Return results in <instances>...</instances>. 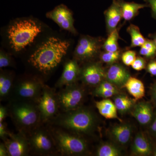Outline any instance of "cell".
I'll return each mask as SVG.
<instances>
[{
	"label": "cell",
	"instance_id": "obj_1",
	"mask_svg": "<svg viewBox=\"0 0 156 156\" xmlns=\"http://www.w3.org/2000/svg\"><path fill=\"white\" fill-rule=\"evenodd\" d=\"M47 125L61 128L83 137L92 135L96 130L97 117L91 109L81 106L74 110L60 112Z\"/></svg>",
	"mask_w": 156,
	"mask_h": 156
},
{
	"label": "cell",
	"instance_id": "obj_2",
	"mask_svg": "<svg viewBox=\"0 0 156 156\" xmlns=\"http://www.w3.org/2000/svg\"><path fill=\"white\" fill-rule=\"evenodd\" d=\"M69 46L67 41L51 37L31 55L28 62L40 72L48 74L60 64Z\"/></svg>",
	"mask_w": 156,
	"mask_h": 156
},
{
	"label": "cell",
	"instance_id": "obj_3",
	"mask_svg": "<svg viewBox=\"0 0 156 156\" xmlns=\"http://www.w3.org/2000/svg\"><path fill=\"white\" fill-rule=\"evenodd\" d=\"M9 115L18 131L27 134L42 124L37 103L31 101H9Z\"/></svg>",
	"mask_w": 156,
	"mask_h": 156
},
{
	"label": "cell",
	"instance_id": "obj_4",
	"mask_svg": "<svg viewBox=\"0 0 156 156\" xmlns=\"http://www.w3.org/2000/svg\"><path fill=\"white\" fill-rule=\"evenodd\" d=\"M60 155H85L89 152V146L83 136L58 127L48 125Z\"/></svg>",
	"mask_w": 156,
	"mask_h": 156
},
{
	"label": "cell",
	"instance_id": "obj_5",
	"mask_svg": "<svg viewBox=\"0 0 156 156\" xmlns=\"http://www.w3.org/2000/svg\"><path fill=\"white\" fill-rule=\"evenodd\" d=\"M41 31V27L33 20H21L14 22L8 31L11 47L15 52L22 51L33 43Z\"/></svg>",
	"mask_w": 156,
	"mask_h": 156
},
{
	"label": "cell",
	"instance_id": "obj_6",
	"mask_svg": "<svg viewBox=\"0 0 156 156\" xmlns=\"http://www.w3.org/2000/svg\"><path fill=\"white\" fill-rule=\"evenodd\" d=\"M42 124L27 134L31 153L37 155L56 156L58 152L54 140L48 125Z\"/></svg>",
	"mask_w": 156,
	"mask_h": 156
},
{
	"label": "cell",
	"instance_id": "obj_7",
	"mask_svg": "<svg viewBox=\"0 0 156 156\" xmlns=\"http://www.w3.org/2000/svg\"><path fill=\"white\" fill-rule=\"evenodd\" d=\"M45 85L41 79L36 77L25 78L14 82L9 101H21L37 103L41 95Z\"/></svg>",
	"mask_w": 156,
	"mask_h": 156
},
{
	"label": "cell",
	"instance_id": "obj_8",
	"mask_svg": "<svg viewBox=\"0 0 156 156\" xmlns=\"http://www.w3.org/2000/svg\"><path fill=\"white\" fill-rule=\"evenodd\" d=\"M37 104L42 124H48L60 112L57 92L47 85H45Z\"/></svg>",
	"mask_w": 156,
	"mask_h": 156
},
{
	"label": "cell",
	"instance_id": "obj_9",
	"mask_svg": "<svg viewBox=\"0 0 156 156\" xmlns=\"http://www.w3.org/2000/svg\"><path fill=\"white\" fill-rule=\"evenodd\" d=\"M57 96L60 112L74 110L82 106L85 89L76 82L61 88L57 92Z\"/></svg>",
	"mask_w": 156,
	"mask_h": 156
},
{
	"label": "cell",
	"instance_id": "obj_10",
	"mask_svg": "<svg viewBox=\"0 0 156 156\" xmlns=\"http://www.w3.org/2000/svg\"><path fill=\"white\" fill-rule=\"evenodd\" d=\"M105 40L101 37L82 36L75 49L74 59L77 61L89 62L99 56Z\"/></svg>",
	"mask_w": 156,
	"mask_h": 156
},
{
	"label": "cell",
	"instance_id": "obj_11",
	"mask_svg": "<svg viewBox=\"0 0 156 156\" xmlns=\"http://www.w3.org/2000/svg\"><path fill=\"white\" fill-rule=\"evenodd\" d=\"M105 72L100 62H89L81 68L80 79L85 85L96 87L105 80Z\"/></svg>",
	"mask_w": 156,
	"mask_h": 156
},
{
	"label": "cell",
	"instance_id": "obj_12",
	"mask_svg": "<svg viewBox=\"0 0 156 156\" xmlns=\"http://www.w3.org/2000/svg\"><path fill=\"white\" fill-rule=\"evenodd\" d=\"M3 142L7 147L9 156H27L31 153L28 137L23 132L11 133L9 137Z\"/></svg>",
	"mask_w": 156,
	"mask_h": 156
},
{
	"label": "cell",
	"instance_id": "obj_13",
	"mask_svg": "<svg viewBox=\"0 0 156 156\" xmlns=\"http://www.w3.org/2000/svg\"><path fill=\"white\" fill-rule=\"evenodd\" d=\"M48 18L52 20L60 27L69 32L77 34L74 26V19L71 11L63 5H59L46 14Z\"/></svg>",
	"mask_w": 156,
	"mask_h": 156
},
{
	"label": "cell",
	"instance_id": "obj_14",
	"mask_svg": "<svg viewBox=\"0 0 156 156\" xmlns=\"http://www.w3.org/2000/svg\"><path fill=\"white\" fill-rule=\"evenodd\" d=\"M81 67L75 59L68 61L65 64L62 74L56 84V88H61L77 82L80 79Z\"/></svg>",
	"mask_w": 156,
	"mask_h": 156
},
{
	"label": "cell",
	"instance_id": "obj_15",
	"mask_svg": "<svg viewBox=\"0 0 156 156\" xmlns=\"http://www.w3.org/2000/svg\"><path fill=\"white\" fill-rule=\"evenodd\" d=\"M130 76V73L124 66L116 62L110 65L106 70L105 80L118 88H122Z\"/></svg>",
	"mask_w": 156,
	"mask_h": 156
},
{
	"label": "cell",
	"instance_id": "obj_16",
	"mask_svg": "<svg viewBox=\"0 0 156 156\" xmlns=\"http://www.w3.org/2000/svg\"><path fill=\"white\" fill-rule=\"evenodd\" d=\"M131 114L142 126L150 125L154 115L151 104L144 101L135 104L131 109Z\"/></svg>",
	"mask_w": 156,
	"mask_h": 156
},
{
	"label": "cell",
	"instance_id": "obj_17",
	"mask_svg": "<svg viewBox=\"0 0 156 156\" xmlns=\"http://www.w3.org/2000/svg\"><path fill=\"white\" fill-rule=\"evenodd\" d=\"M107 33L109 34L119 26L123 18L122 9L117 0H112V3L104 12Z\"/></svg>",
	"mask_w": 156,
	"mask_h": 156
},
{
	"label": "cell",
	"instance_id": "obj_18",
	"mask_svg": "<svg viewBox=\"0 0 156 156\" xmlns=\"http://www.w3.org/2000/svg\"><path fill=\"white\" fill-rule=\"evenodd\" d=\"M132 128L128 123L116 125L110 130V135L113 140L120 146L128 144L132 136Z\"/></svg>",
	"mask_w": 156,
	"mask_h": 156
},
{
	"label": "cell",
	"instance_id": "obj_19",
	"mask_svg": "<svg viewBox=\"0 0 156 156\" xmlns=\"http://www.w3.org/2000/svg\"><path fill=\"white\" fill-rule=\"evenodd\" d=\"M131 149L134 154L146 156L152 154L153 148L145 135L142 132H139L134 137Z\"/></svg>",
	"mask_w": 156,
	"mask_h": 156
},
{
	"label": "cell",
	"instance_id": "obj_20",
	"mask_svg": "<svg viewBox=\"0 0 156 156\" xmlns=\"http://www.w3.org/2000/svg\"><path fill=\"white\" fill-rule=\"evenodd\" d=\"M14 80L11 73L2 71L0 74V100L1 101L10 100L11 98Z\"/></svg>",
	"mask_w": 156,
	"mask_h": 156
},
{
	"label": "cell",
	"instance_id": "obj_21",
	"mask_svg": "<svg viewBox=\"0 0 156 156\" xmlns=\"http://www.w3.org/2000/svg\"><path fill=\"white\" fill-rule=\"evenodd\" d=\"M122 9L123 19L130 21L138 15L139 10L149 6L147 4H139L134 2H127L125 0H117Z\"/></svg>",
	"mask_w": 156,
	"mask_h": 156
},
{
	"label": "cell",
	"instance_id": "obj_22",
	"mask_svg": "<svg viewBox=\"0 0 156 156\" xmlns=\"http://www.w3.org/2000/svg\"><path fill=\"white\" fill-rule=\"evenodd\" d=\"M124 87L135 101L141 99L145 95V87L143 83L136 78L130 76Z\"/></svg>",
	"mask_w": 156,
	"mask_h": 156
},
{
	"label": "cell",
	"instance_id": "obj_23",
	"mask_svg": "<svg viewBox=\"0 0 156 156\" xmlns=\"http://www.w3.org/2000/svg\"><path fill=\"white\" fill-rule=\"evenodd\" d=\"M95 106L99 113L106 119H120L117 115V109L114 103L110 99H105L96 101Z\"/></svg>",
	"mask_w": 156,
	"mask_h": 156
},
{
	"label": "cell",
	"instance_id": "obj_24",
	"mask_svg": "<svg viewBox=\"0 0 156 156\" xmlns=\"http://www.w3.org/2000/svg\"><path fill=\"white\" fill-rule=\"evenodd\" d=\"M114 100L117 111L122 115L131 110L136 101L127 95L119 93L115 95Z\"/></svg>",
	"mask_w": 156,
	"mask_h": 156
},
{
	"label": "cell",
	"instance_id": "obj_25",
	"mask_svg": "<svg viewBox=\"0 0 156 156\" xmlns=\"http://www.w3.org/2000/svg\"><path fill=\"white\" fill-rule=\"evenodd\" d=\"M122 25H119L115 30L109 34L108 37L105 40L102 45V49L105 51L115 52L119 50V39H120L119 31Z\"/></svg>",
	"mask_w": 156,
	"mask_h": 156
},
{
	"label": "cell",
	"instance_id": "obj_26",
	"mask_svg": "<svg viewBox=\"0 0 156 156\" xmlns=\"http://www.w3.org/2000/svg\"><path fill=\"white\" fill-rule=\"evenodd\" d=\"M127 31L131 37V44L130 47L127 48V50L136 47H141L145 43L147 39L141 33L138 27L131 24L127 28Z\"/></svg>",
	"mask_w": 156,
	"mask_h": 156
},
{
	"label": "cell",
	"instance_id": "obj_27",
	"mask_svg": "<svg viewBox=\"0 0 156 156\" xmlns=\"http://www.w3.org/2000/svg\"><path fill=\"white\" fill-rule=\"evenodd\" d=\"M95 154L98 156H119L121 155L122 153L117 146L105 143L98 147Z\"/></svg>",
	"mask_w": 156,
	"mask_h": 156
},
{
	"label": "cell",
	"instance_id": "obj_28",
	"mask_svg": "<svg viewBox=\"0 0 156 156\" xmlns=\"http://www.w3.org/2000/svg\"><path fill=\"white\" fill-rule=\"evenodd\" d=\"M139 53L146 59L156 58V46L153 40L147 39L145 43L140 47Z\"/></svg>",
	"mask_w": 156,
	"mask_h": 156
},
{
	"label": "cell",
	"instance_id": "obj_29",
	"mask_svg": "<svg viewBox=\"0 0 156 156\" xmlns=\"http://www.w3.org/2000/svg\"><path fill=\"white\" fill-rule=\"evenodd\" d=\"M122 50L121 49L115 52L104 50L101 52L99 55L100 60L104 63L111 65L117 62L121 58V56L122 53Z\"/></svg>",
	"mask_w": 156,
	"mask_h": 156
},
{
	"label": "cell",
	"instance_id": "obj_30",
	"mask_svg": "<svg viewBox=\"0 0 156 156\" xmlns=\"http://www.w3.org/2000/svg\"><path fill=\"white\" fill-rule=\"evenodd\" d=\"M136 57V52L134 50H126L122 52L121 56V60L126 66H130L135 60Z\"/></svg>",
	"mask_w": 156,
	"mask_h": 156
},
{
	"label": "cell",
	"instance_id": "obj_31",
	"mask_svg": "<svg viewBox=\"0 0 156 156\" xmlns=\"http://www.w3.org/2000/svg\"><path fill=\"white\" fill-rule=\"evenodd\" d=\"M92 93L93 95L95 96L103 98H108L119 93L115 91L100 89L97 87H95V89H94Z\"/></svg>",
	"mask_w": 156,
	"mask_h": 156
},
{
	"label": "cell",
	"instance_id": "obj_32",
	"mask_svg": "<svg viewBox=\"0 0 156 156\" xmlns=\"http://www.w3.org/2000/svg\"><path fill=\"white\" fill-rule=\"evenodd\" d=\"M147 63L146 58L140 56H136V59L131 65V67L135 70L139 71L145 69L146 68Z\"/></svg>",
	"mask_w": 156,
	"mask_h": 156
},
{
	"label": "cell",
	"instance_id": "obj_33",
	"mask_svg": "<svg viewBox=\"0 0 156 156\" xmlns=\"http://www.w3.org/2000/svg\"><path fill=\"white\" fill-rule=\"evenodd\" d=\"M12 64V59L9 54L1 51L0 53V68L9 67Z\"/></svg>",
	"mask_w": 156,
	"mask_h": 156
},
{
	"label": "cell",
	"instance_id": "obj_34",
	"mask_svg": "<svg viewBox=\"0 0 156 156\" xmlns=\"http://www.w3.org/2000/svg\"><path fill=\"white\" fill-rule=\"evenodd\" d=\"M96 87L100 88V89H106V90H111V91H115V92L119 93V91L118 87L115 86L113 84L104 80L96 86Z\"/></svg>",
	"mask_w": 156,
	"mask_h": 156
},
{
	"label": "cell",
	"instance_id": "obj_35",
	"mask_svg": "<svg viewBox=\"0 0 156 156\" xmlns=\"http://www.w3.org/2000/svg\"><path fill=\"white\" fill-rule=\"evenodd\" d=\"M11 133L8 130L7 125L5 122H0V137L3 141L8 138Z\"/></svg>",
	"mask_w": 156,
	"mask_h": 156
},
{
	"label": "cell",
	"instance_id": "obj_36",
	"mask_svg": "<svg viewBox=\"0 0 156 156\" xmlns=\"http://www.w3.org/2000/svg\"><path fill=\"white\" fill-rule=\"evenodd\" d=\"M147 72L150 74L151 75L156 76V59H151L148 63L147 65Z\"/></svg>",
	"mask_w": 156,
	"mask_h": 156
},
{
	"label": "cell",
	"instance_id": "obj_37",
	"mask_svg": "<svg viewBox=\"0 0 156 156\" xmlns=\"http://www.w3.org/2000/svg\"><path fill=\"white\" fill-rule=\"evenodd\" d=\"M151 9L152 17L156 20V0H144Z\"/></svg>",
	"mask_w": 156,
	"mask_h": 156
},
{
	"label": "cell",
	"instance_id": "obj_38",
	"mask_svg": "<svg viewBox=\"0 0 156 156\" xmlns=\"http://www.w3.org/2000/svg\"><path fill=\"white\" fill-rule=\"evenodd\" d=\"M9 116V108L7 106L1 105L0 106V122H5L6 118Z\"/></svg>",
	"mask_w": 156,
	"mask_h": 156
},
{
	"label": "cell",
	"instance_id": "obj_39",
	"mask_svg": "<svg viewBox=\"0 0 156 156\" xmlns=\"http://www.w3.org/2000/svg\"><path fill=\"white\" fill-rule=\"evenodd\" d=\"M149 131L151 134L156 137V112L154 115L153 119L151 123Z\"/></svg>",
	"mask_w": 156,
	"mask_h": 156
},
{
	"label": "cell",
	"instance_id": "obj_40",
	"mask_svg": "<svg viewBox=\"0 0 156 156\" xmlns=\"http://www.w3.org/2000/svg\"><path fill=\"white\" fill-rule=\"evenodd\" d=\"M151 95L153 103L156 106V82L152 85L151 88Z\"/></svg>",
	"mask_w": 156,
	"mask_h": 156
},
{
	"label": "cell",
	"instance_id": "obj_41",
	"mask_svg": "<svg viewBox=\"0 0 156 156\" xmlns=\"http://www.w3.org/2000/svg\"><path fill=\"white\" fill-rule=\"evenodd\" d=\"M0 156H9L7 147L3 142L0 144Z\"/></svg>",
	"mask_w": 156,
	"mask_h": 156
},
{
	"label": "cell",
	"instance_id": "obj_42",
	"mask_svg": "<svg viewBox=\"0 0 156 156\" xmlns=\"http://www.w3.org/2000/svg\"><path fill=\"white\" fill-rule=\"evenodd\" d=\"M149 37L153 40L156 46V32L149 35Z\"/></svg>",
	"mask_w": 156,
	"mask_h": 156
},
{
	"label": "cell",
	"instance_id": "obj_43",
	"mask_svg": "<svg viewBox=\"0 0 156 156\" xmlns=\"http://www.w3.org/2000/svg\"><path fill=\"white\" fill-rule=\"evenodd\" d=\"M152 154L154 156H156V149H153V150Z\"/></svg>",
	"mask_w": 156,
	"mask_h": 156
}]
</instances>
